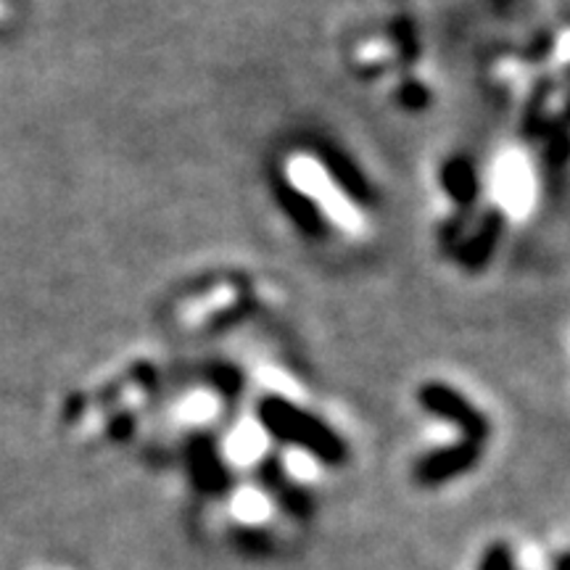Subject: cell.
<instances>
[{
    "label": "cell",
    "instance_id": "1",
    "mask_svg": "<svg viewBox=\"0 0 570 570\" xmlns=\"http://www.w3.org/2000/svg\"><path fill=\"white\" fill-rule=\"evenodd\" d=\"M262 417H265V425L277 439L309 449L320 460L336 462L344 454L341 441L325 425H320V420L304 415L302 410L288 407L281 399H269L265 410H262Z\"/></svg>",
    "mask_w": 570,
    "mask_h": 570
},
{
    "label": "cell",
    "instance_id": "4",
    "mask_svg": "<svg viewBox=\"0 0 570 570\" xmlns=\"http://www.w3.org/2000/svg\"><path fill=\"white\" fill-rule=\"evenodd\" d=\"M558 570H570V552L566 554V558L560 560V568H558Z\"/></svg>",
    "mask_w": 570,
    "mask_h": 570
},
{
    "label": "cell",
    "instance_id": "2",
    "mask_svg": "<svg viewBox=\"0 0 570 570\" xmlns=\"http://www.w3.org/2000/svg\"><path fill=\"white\" fill-rule=\"evenodd\" d=\"M425 404L431 410H436L439 415L460 420V425H465L470 433H475V436H481V433H483L481 417L475 415V412L470 410L468 404L462 402V399L454 396L452 391H446V389H428L425 391Z\"/></svg>",
    "mask_w": 570,
    "mask_h": 570
},
{
    "label": "cell",
    "instance_id": "3",
    "mask_svg": "<svg viewBox=\"0 0 570 570\" xmlns=\"http://www.w3.org/2000/svg\"><path fill=\"white\" fill-rule=\"evenodd\" d=\"M479 570H518L512 562V554L508 547H491V550L481 558Z\"/></svg>",
    "mask_w": 570,
    "mask_h": 570
}]
</instances>
